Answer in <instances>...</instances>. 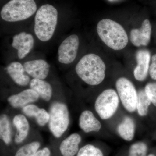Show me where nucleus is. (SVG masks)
Here are the masks:
<instances>
[{
  "mask_svg": "<svg viewBox=\"0 0 156 156\" xmlns=\"http://www.w3.org/2000/svg\"><path fill=\"white\" fill-rule=\"evenodd\" d=\"M106 66L101 58L89 53L83 56L76 66L77 74L85 83L97 86L102 83L105 76Z\"/></svg>",
  "mask_w": 156,
  "mask_h": 156,
  "instance_id": "nucleus-1",
  "label": "nucleus"
},
{
  "mask_svg": "<svg viewBox=\"0 0 156 156\" xmlns=\"http://www.w3.org/2000/svg\"><path fill=\"white\" fill-rule=\"evenodd\" d=\"M96 29L101 41L113 50H122L128 44V36L126 30L121 24L114 20H101L98 23Z\"/></svg>",
  "mask_w": 156,
  "mask_h": 156,
  "instance_id": "nucleus-2",
  "label": "nucleus"
},
{
  "mask_svg": "<svg viewBox=\"0 0 156 156\" xmlns=\"http://www.w3.org/2000/svg\"><path fill=\"white\" fill-rule=\"evenodd\" d=\"M58 11L52 5H43L39 8L34 20L35 34L43 42L48 41L53 36L58 21Z\"/></svg>",
  "mask_w": 156,
  "mask_h": 156,
  "instance_id": "nucleus-3",
  "label": "nucleus"
},
{
  "mask_svg": "<svg viewBox=\"0 0 156 156\" xmlns=\"http://www.w3.org/2000/svg\"><path fill=\"white\" fill-rule=\"evenodd\" d=\"M37 10L34 0H11L2 8L1 16L7 22H17L28 19Z\"/></svg>",
  "mask_w": 156,
  "mask_h": 156,
  "instance_id": "nucleus-4",
  "label": "nucleus"
},
{
  "mask_svg": "<svg viewBox=\"0 0 156 156\" xmlns=\"http://www.w3.org/2000/svg\"><path fill=\"white\" fill-rule=\"evenodd\" d=\"M49 127L53 136L59 138L67 130L69 124V112L65 104L55 102L50 107Z\"/></svg>",
  "mask_w": 156,
  "mask_h": 156,
  "instance_id": "nucleus-5",
  "label": "nucleus"
},
{
  "mask_svg": "<svg viewBox=\"0 0 156 156\" xmlns=\"http://www.w3.org/2000/svg\"><path fill=\"white\" fill-rule=\"evenodd\" d=\"M119 103L118 93L113 89H106L97 97L95 101V110L101 119H108L116 112Z\"/></svg>",
  "mask_w": 156,
  "mask_h": 156,
  "instance_id": "nucleus-6",
  "label": "nucleus"
},
{
  "mask_svg": "<svg viewBox=\"0 0 156 156\" xmlns=\"http://www.w3.org/2000/svg\"><path fill=\"white\" fill-rule=\"evenodd\" d=\"M117 92L123 106L129 112L136 109L138 93L131 81L125 77L118 79L116 83Z\"/></svg>",
  "mask_w": 156,
  "mask_h": 156,
  "instance_id": "nucleus-7",
  "label": "nucleus"
},
{
  "mask_svg": "<svg viewBox=\"0 0 156 156\" xmlns=\"http://www.w3.org/2000/svg\"><path fill=\"white\" fill-rule=\"evenodd\" d=\"M79 44V37L76 35H71L65 39L58 48V61L65 64L73 62L76 57Z\"/></svg>",
  "mask_w": 156,
  "mask_h": 156,
  "instance_id": "nucleus-8",
  "label": "nucleus"
},
{
  "mask_svg": "<svg viewBox=\"0 0 156 156\" xmlns=\"http://www.w3.org/2000/svg\"><path fill=\"white\" fill-rule=\"evenodd\" d=\"M34 42V37L31 34L22 32L13 37L12 46L17 50L18 58L22 59L33 49Z\"/></svg>",
  "mask_w": 156,
  "mask_h": 156,
  "instance_id": "nucleus-9",
  "label": "nucleus"
},
{
  "mask_svg": "<svg viewBox=\"0 0 156 156\" xmlns=\"http://www.w3.org/2000/svg\"><path fill=\"white\" fill-rule=\"evenodd\" d=\"M136 59L137 65L134 71V77L137 81L145 80L149 71L150 52L146 49L137 50L136 53Z\"/></svg>",
  "mask_w": 156,
  "mask_h": 156,
  "instance_id": "nucleus-10",
  "label": "nucleus"
},
{
  "mask_svg": "<svg viewBox=\"0 0 156 156\" xmlns=\"http://www.w3.org/2000/svg\"><path fill=\"white\" fill-rule=\"evenodd\" d=\"M152 27L149 20H144L141 27L133 29L130 33V40L133 45L136 47L147 46L151 41Z\"/></svg>",
  "mask_w": 156,
  "mask_h": 156,
  "instance_id": "nucleus-11",
  "label": "nucleus"
},
{
  "mask_svg": "<svg viewBox=\"0 0 156 156\" xmlns=\"http://www.w3.org/2000/svg\"><path fill=\"white\" fill-rule=\"evenodd\" d=\"M26 73L33 79L44 80L48 77L50 66L44 59L26 62L23 64Z\"/></svg>",
  "mask_w": 156,
  "mask_h": 156,
  "instance_id": "nucleus-12",
  "label": "nucleus"
},
{
  "mask_svg": "<svg viewBox=\"0 0 156 156\" xmlns=\"http://www.w3.org/2000/svg\"><path fill=\"white\" fill-rule=\"evenodd\" d=\"M39 98L38 93L30 88L9 96L8 101L11 106L17 108L23 107L28 104L35 102L38 100Z\"/></svg>",
  "mask_w": 156,
  "mask_h": 156,
  "instance_id": "nucleus-13",
  "label": "nucleus"
},
{
  "mask_svg": "<svg viewBox=\"0 0 156 156\" xmlns=\"http://www.w3.org/2000/svg\"><path fill=\"white\" fill-rule=\"evenodd\" d=\"M6 70L12 80L19 86L24 87L30 83V78L26 74L23 66L20 62H11L6 67Z\"/></svg>",
  "mask_w": 156,
  "mask_h": 156,
  "instance_id": "nucleus-14",
  "label": "nucleus"
},
{
  "mask_svg": "<svg viewBox=\"0 0 156 156\" xmlns=\"http://www.w3.org/2000/svg\"><path fill=\"white\" fill-rule=\"evenodd\" d=\"M79 126L86 133L95 131L98 132L101 128L100 122L95 118L90 111H84L79 118Z\"/></svg>",
  "mask_w": 156,
  "mask_h": 156,
  "instance_id": "nucleus-15",
  "label": "nucleus"
},
{
  "mask_svg": "<svg viewBox=\"0 0 156 156\" xmlns=\"http://www.w3.org/2000/svg\"><path fill=\"white\" fill-rule=\"evenodd\" d=\"M82 138L80 134L73 133L61 142L59 150L63 156H74L79 151Z\"/></svg>",
  "mask_w": 156,
  "mask_h": 156,
  "instance_id": "nucleus-16",
  "label": "nucleus"
},
{
  "mask_svg": "<svg viewBox=\"0 0 156 156\" xmlns=\"http://www.w3.org/2000/svg\"><path fill=\"white\" fill-rule=\"evenodd\" d=\"M13 122L17 128L14 141L17 144L20 143L28 135L30 129L29 124L26 118L21 114L15 115L13 119Z\"/></svg>",
  "mask_w": 156,
  "mask_h": 156,
  "instance_id": "nucleus-17",
  "label": "nucleus"
},
{
  "mask_svg": "<svg viewBox=\"0 0 156 156\" xmlns=\"http://www.w3.org/2000/svg\"><path fill=\"white\" fill-rule=\"evenodd\" d=\"M30 89L38 93L43 100L48 101L52 97L53 89L50 84L44 80L33 79L30 83Z\"/></svg>",
  "mask_w": 156,
  "mask_h": 156,
  "instance_id": "nucleus-18",
  "label": "nucleus"
},
{
  "mask_svg": "<svg viewBox=\"0 0 156 156\" xmlns=\"http://www.w3.org/2000/svg\"><path fill=\"white\" fill-rule=\"evenodd\" d=\"M135 127L133 119L131 117L126 116L117 127V132L124 140L130 141L134 138Z\"/></svg>",
  "mask_w": 156,
  "mask_h": 156,
  "instance_id": "nucleus-19",
  "label": "nucleus"
},
{
  "mask_svg": "<svg viewBox=\"0 0 156 156\" xmlns=\"http://www.w3.org/2000/svg\"><path fill=\"white\" fill-rule=\"evenodd\" d=\"M11 129L10 121L6 115H2L0 117V136L1 139L6 144L11 141Z\"/></svg>",
  "mask_w": 156,
  "mask_h": 156,
  "instance_id": "nucleus-20",
  "label": "nucleus"
},
{
  "mask_svg": "<svg viewBox=\"0 0 156 156\" xmlns=\"http://www.w3.org/2000/svg\"><path fill=\"white\" fill-rule=\"evenodd\" d=\"M151 103L150 99L144 90L139 91L138 93L136 110L140 116H145L147 115Z\"/></svg>",
  "mask_w": 156,
  "mask_h": 156,
  "instance_id": "nucleus-21",
  "label": "nucleus"
},
{
  "mask_svg": "<svg viewBox=\"0 0 156 156\" xmlns=\"http://www.w3.org/2000/svg\"><path fill=\"white\" fill-rule=\"evenodd\" d=\"M40 147L38 141H34L25 144L17 151L15 156H34Z\"/></svg>",
  "mask_w": 156,
  "mask_h": 156,
  "instance_id": "nucleus-22",
  "label": "nucleus"
},
{
  "mask_svg": "<svg viewBox=\"0 0 156 156\" xmlns=\"http://www.w3.org/2000/svg\"><path fill=\"white\" fill-rule=\"evenodd\" d=\"M147 146L143 142L135 143L129 148L128 156H147Z\"/></svg>",
  "mask_w": 156,
  "mask_h": 156,
  "instance_id": "nucleus-23",
  "label": "nucleus"
},
{
  "mask_svg": "<svg viewBox=\"0 0 156 156\" xmlns=\"http://www.w3.org/2000/svg\"><path fill=\"white\" fill-rule=\"evenodd\" d=\"M77 156H103V154L98 148L91 144H87L79 151Z\"/></svg>",
  "mask_w": 156,
  "mask_h": 156,
  "instance_id": "nucleus-24",
  "label": "nucleus"
},
{
  "mask_svg": "<svg viewBox=\"0 0 156 156\" xmlns=\"http://www.w3.org/2000/svg\"><path fill=\"white\" fill-rule=\"evenodd\" d=\"M144 91L151 102L156 106V83H149L145 86Z\"/></svg>",
  "mask_w": 156,
  "mask_h": 156,
  "instance_id": "nucleus-25",
  "label": "nucleus"
},
{
  "mask_svg": "<svg viewBox=\"0 0 156 156\" xmlns=\"http://www.w3.org/2000/svg\"><path fill=\"white\" fill-rule=\"evenodd\" d=\"M35 118L39 126H44L49 122L50 114L44 109L41 108Z\"/></svg>",
  "mask_w": 156,
  "mask_h": 156,
  "instance_id": "nucleus-26",
  "label": "nucleus"
},
{
  "mask_svg": "<svg viewBox=\"0 0 156 156\" xmlns=\"http://www.w3.org/2000/svg\"><path fill=\"white\" fill-rule=\"evenodd\" d=\"M40 109L35 105H27L23 107L22 111L27 116L35 118L40 111Z\"/></svg>",
  "mask_w": 156,
  "mask_h": 156,
  "instance_id": "nucleus-27",
  "label": "nucleus"
},
{
  "mask_svg": "<svg viewBox=\"0 0 156 156\" xmlns=\"http://www.w3.org/2000/svg\"><path fill=\"white\" fill-rule=\"evenodd\" d=\"M149 73L151 78L156 80V54L152 56L151 63L150 65Z\"/></svg>",
  "mask_w": 156,
  "mask_h": 156,
  "instance_id": "nucleus-28",
  "label": "nucleus"
},
{
  "mask_svg": "<svg viewBox=\"0 0 156 156\" xmlns=\"http://www.w3.org/2000/svg\"><path fill=\"white\" fill-rule=\"evenodd\" d=\"M50 151L48 148L45 147L41 150L37 151L34 156H50Z\"/></svg>",
  "mask_w": 156,
  "mask_h": 156,
  "instance_id": "nucleus-29",
  "label": "nucleus"
},
{
  "mask_svg": "<svg viewBox=\"0 0 156 156\" xmlns=\"http://www.w3.org/2000/svg\"><path fill=\"white\" fill-rule=\"evenodd\" d=\"M147 156H155L154 154H150L149 155Z\"/></svg>",
  "mask_w": 156,
  "mask_h": 156,
  "instance_id": "nucleus-30",
  "label": "nucleus"
}]
</instances>
